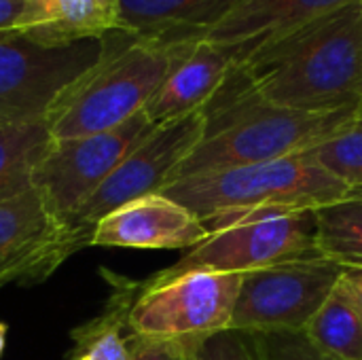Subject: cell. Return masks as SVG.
Masks as SVG:
<instances>
[{"label": "cell", "instance_id": "6da1fadb", "mask_svg": "<svg viewBox=\"0 0 362 360\" xmlns=\"http://www.w3.org/2000/svg\"><path fill=\"white\" fill-rule=\"evenodd\" d=\"M361 79L362 4L261 40L233 74L244 93L305 112L356 106Z\"/></svg>", "mask_w": 362, "mask_h": 360}, {"label": "cell", "instance_id": "7a4b0ae2", "mask_svg": "<svg viewBox=\"0 0 362 360\" xmlns=\"http://www.w3.org/2000/svg\"><path fill=\"white\" fill-rule=\"evenodd\" d=\"M161 195L189 208L208 233L257 216L318 210L362 191L333 176L308 153L170 180Z\"/></svg>", "mask_w": 362, "mask_h": 360}, {"label": "cell", "instance_id": "3957f363", "mask_svg": "<svg viewBox=\"0 0 362 360\" xmlns=\"http://www.w3.org/2000/svg\"><path fill=\"white\" fill-rule=\"evenodd\" d=\"M356 110L358 104L327 112L272 106L244 93L231 76L221 95L206 108V134L180 163L174 178L267 163L305 153L341 132L354 119Z\"/></svg>", "mask_w": 362, "mask_h": 360}, {"label": "cell", "instance_id": "277c9868", "mask_svg": "<svg viewBox=\"0 0 362 360\" xmlns=\"http://www.w3.org/2000/svg\"><path fill=\"white\" fill-rule=\"evenodd\" d=\"M193 42L138 38L119 30L108 34L102 57L64 91L49 112L51 138L108 132L142 112Z\"/></svg>", "mask_w": 362, "mask_h": 360}, {"label": "cell", "instance_id": "5b68a950", "mask_svg": "<svg viewBox=\"0 0 362 360\" xmlns=\"http://www.w3.org/2000/svg\"><path fill=\"white\" fill-rule=\"evenodd\" d=\"M242 274L191 272L163 282H140L127 333L140 339L197 348L231 327Z\"/></svg>", "mask_w": 362, "mask_h": 360}, {"label": "cell", "instance_id": "8992f818", "mask_svg": "<svg viewBox=\"0 0 362 360\" xmlns=\"http://www.w3.org/2000/svg\"><path fill=\"white\" fill-rule=\"evenodd\" d=\"M104 38L51 47L19 30L0 32V125L47 119L64 91L102 57Z\"/></svg>", "mask_w": 362, "mask_h": 360}, {"label": "cell", "instance_id": "52a82bcc", "mask_svg": "<svg viewBox=\"0 0 362 360\" xmlns=\"http://www.w3.org/2000/svg\"><path fill=\"white\" fill-rule=\"evenodd\" d=\"M320 257L316 250V210L246 219L212 231L180 261L146 282H163L191 272L250 274L297 259Z\"/></svg>", "mask_w": 362, "mask_h": 360}, {"label": "cell", "instance_id": "ba28073f", "mask_svg": "<svg viewBox=\"0 0 362 360\" xmlns=\"http://www.w3.org/2000/svg\"><path fill=\"white\" fill-rule=\"evenodd\" d=\"M206 110L155 125V129L119 163L104 185L66 221L81 246H91L95 225L112 210L159 193L206 134Z\"/></svg>", "mask_w": 362, "mask_h": 360}, {"label": "cell", "instance_id": "9c48e42d", "mask_svg": "<svg viewBox=\"0 0 362 360\" xmlns=\"http://www.w3.org/2000/svg\"><path fill=\"white\" fill-rule=\"evenodd\" d=\"M153 129L155 123L142 110L108 132L53 140L32 172V187L66 225Z\"/></svg>", "mask_w": 362, "mask_h": 360}, {"label": "cell", "instance_id": "30bf717a", "mask_svg": "<svg viewBox=\"0 0 362 360\" xmlns=\"http://www.w3.org/2000/svg\"><path fill=\"white\" fill-rule=\"evenodd\" d=\"M346 267L322 259H297L242 276L229 329L303 331L325 306Z\"/></svg>", "mask_w": 362, "mask_h": 360}, {"label": "cell", "instance_id": "8fae6325", "mask_svg": "<svg viewBox=\"0 0 362 360\" xmlns=\"http://www.w3.org/2000/svg\"><path fill=\"white\" fill-rule=\"evenodd\" d=\"M81 248L32 185L0 199V289L38 284Z\"/></svg>", "mask_w": 362, "mask_h": 360}, {"label": "cell", "instance_id": "7c38bea8", "mask_svg": "<svg viewBox=\"0 0 362 360\" xmlns=\"http://www.w3.org/2000/svg\"><path fill=\"white\" fill-rule=\"evenodd\" d=\"M206 225L182 204L153 193L106 214L93 229L91 246L182 250L208 238Z\"/></svg>", "mask_w": 362, "mask_h": 360}, {"label": "cell", "instance_id": "4fadbf2b", "mask_svg": "<svg viewBox=\"0 0 362 360\" xmlns=\"http://www.w3.org/2000/svg\"><path fill=\"white\" fill-rule=\"evenodd\" d=\"M240 59V47L214 42L210 38L195 40L144 106V115L151 123L161 125L206 110L227 87Z\"/></svg>", "mask_w": 362, "mask_h": 360}, {"label": "cell", "instance_id": "5bb4252c", "mask_svg": "<svg viewBox=\"0 0 362 360\" xmlns=\"http://www.w3.org/2000/svg\"><path fill=\"white\" fill-rule=\"evenodd\" d=\"M356 4L362 0H235L206 38L240 47L244 55L261 40Z\"/></svg>", "mask_w": 362, "mask_h": 360}, {"label": "cell", "instance_id": "9a60e30c", "mask_svg": "<svg viewBox=\"0 0 362 360\" xmlns=\"http://www.w3.org/2000/svg\"><path fill=\"white\" fill-rule=\"evenodd\" d=\"M233 4L235 0H121L119 32L168 42L199 40Z\"/></svg>", "mask_w": 362, "mask_h": 360}, {"label": "cell", "instance_id": "2e32d148", "mask_svg": "<svg viewBox=\"0 0 362 360\" xmlns=\"http://www.w3.org/2000/svg\"><path fill=\"white\" fill-rule=\"evenodd\" d=\"M121 0H25L19 32L51 47L100 40L119 30Z\"/></svg>", "mask_w": 362, "mask_h": 360}, {"label": "cell", "instance_id": "e0dca14e", "mask_svg": "<svg viewBox=\"0 0 362 360\" xmlns=\"http://www.w3.org/2000/svg\"><path fill=\"white\" fill-rule=\"evenodd\" d=\"M112 282L115 291L102 314L70 333L72 348L66 360H129V333L125 331L129 310L140 293V282L123 278H112Z\"/></svg>", "mask_w": 362, "mask_h": 360}, {"label": "cell", "instance_id": "ac0fdd59", "mask_svg": "<svg viewBox=\"0 0 362 360\" xmlns=\"http://www.w3.org/2000/svg\"><path fill=\"white\" fill-rule=\"evenodd\" d=\"M47 119L0 125V199L32 185V172L51 146Z\"/></svg>", "mask_w": 362, "mask_h": 360}, {"label": "cell", "instance_id": "d6986e66", "mask_svg": "<svg viewBox=\"0 0 362 360\" xmlns=\"http://www.w3.org/2000/svg\"><path fill=\"white\" fill-rule=\"evenodd\" d=\"M316 250L341 267H362V193L316 210Z\"/></svg>", "mask_w": 362, "mask_h": 360}, {"label": "cell", "instance_id": "ffe728a7", "mask_svg": "<svg viewBox=\"0 0 362 360\" xmlns=\"http://www.w3.org/2000/svg\"><path fill=\"white\" fill-rule=\"evenodd\" d=\"M303 331L331 359L362 360L361 318L337 286Z\"/></svg>", "mask_w": 362, "mask_h": 360}, {"label": "cell", "instance_id": "44dd1931", "mask_svg": "<svg viewBox=\"0 0 362 360\" xmlns=\"http://www.w3.org/2000/svg\"><path fill=\"white\" fill-rule=\"evenodd\" d=\"M305 153L333 176L362 191V104L341 132Z\"/></svg>", "mask_w": 362, "mask_h": 360}, {"label": "cell", "instance_id": "7402d4cb", "mask_svg": "<svg viewBox=\"0 0 362 360\" xmlns=\"http://www.w3.org/2000/svg\"><path fill=\"white\" fill-rule=\"evenodd\" d=\"M252 337L263 360H335L325 354L305 331H265L252 333Z\"/></svg>", "mask_w": 362, "mask_h": 360}, {"label": "cell", "instance_id": "603a6c76", "mask_svg": "<svg viewBox=\"0 0 362 360\" xmlns=\"http://www.w3.org/2000/svg\"><path fill=\"white\" fill-rule=\"evenodd\" d=\"M193 360H263L252 333L225 329L204 339L195 350Z\"/></svg>", "mask_w": 362, "mask_h": 360}, {"label": "cell", "instance_id": "cb8c5ba5", "mask_svg": "<svg viewBox=\"0 0 362 360\" xmlns=\"http://www.w3.org/2000/svg\"><path fill=\"white\" fill-rule=\"evenodd\" d=\"M193 350L174 342L140 339L129 335V360H193Z\"/></svg>", "mask_w": 362, "mask_h": 360}, {"label": "cell", "instance_id": "d4e9b609", "mask_svg": "<svg viewBox=\"0 0 362 360\" xmlns=\"http://www.w3.org/2000/svg\"><path fill=\"white\" fill-rule=\"evenodd\" d=\"M337 289L350 301L362 323V267H346L337 280Z\"/></svg>", "mask_w": 362, "mask_h": 360}, {"label": "cell", "instance_id": "484cf974", "mask_svg": "<svg viewBox=\"0 0 362 360\" xmlns=\"http://www.w3.org/2000/svg\"><path fill=\"white\" fill-rule=\"evenodd\" d=\"M25 15V0H0V32L17 30Z\"/></svg>", "mask_w": 362, "mask_h": 360}, {"label": "cell", "instance_id": "4316f807", "mask_svg": "<svg viewBox=\"0 0 362 360\" xmlns=\"http://www.w3.org/2000/svg\"><path fill=\"white\" fill-rule=\"evenodd\" d=\"M6 333H8V327L4 323H0V356H2L4 346H6Z\"/></svg>", "mask_w": 362, "mask_h": 360}, {"label": "cell", "instance_id": "83f0119b", "mask_svg": "<svg viewBox=\"0 0 362 360\" xmlns=\"http://www.w3.org/2000/svg\"><path fill=\"white\" fill-rule=\"evenodd\" d=\"M358 104H362V79H361V91H358Z\"/></svg>", "mask_w": 362, "mask_h": 360}]
</instances>
